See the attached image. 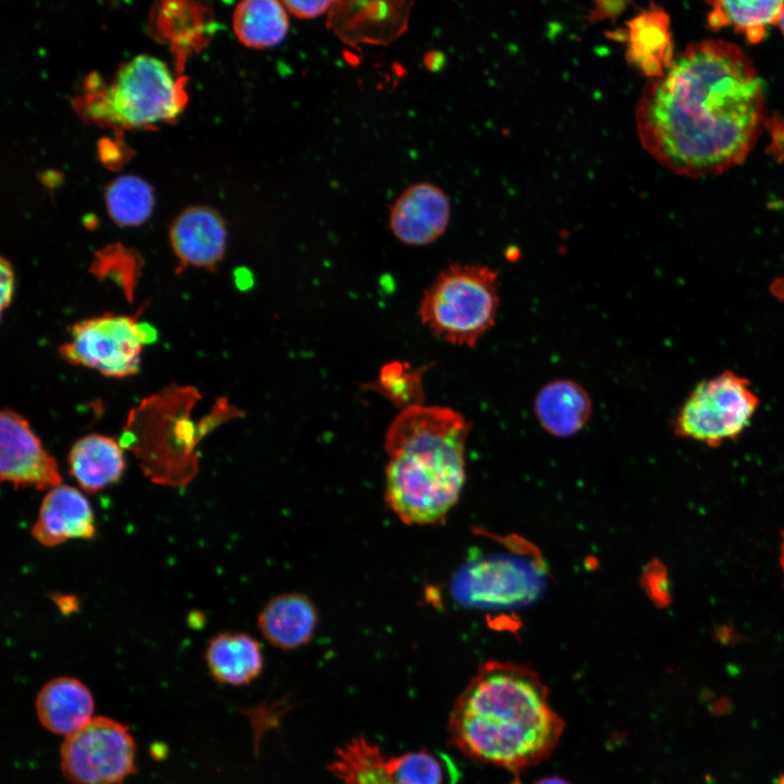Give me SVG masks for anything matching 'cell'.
Here are the masks:
<instances>
[{
    "instance_id": "cell-4",
    "label": "cell",
    "mask_w": 784,
    "mask_h": 784,
    "mask_svg": "<svg viewBox=\"0 0 784 784\" xmlns=\"http://www.w3.org/2000/svg\"><path fill=\"white\" fill-rule=\"evenodd\" d=\"M499 305L495 270L483 265L454 264L425 291L419 316L439 339L475 346L493 327Z\"/></svg>"
},
{
    "instance_id": "cell-21",
    "label": "cell",
    "mask_w": 784,
    "mask_h": 784,
    "mask_svg": "<svg viewBox=\"0 0 784 784\" xmlns=\"http://www.w3.org/2000/svg\"><path fill=\"white\" fill-rule=\"evenodd\" d=\"M708 25L718 30L732 26L751 44H759L769 25H776L784 12V1H709Z\"/></svg>"
},
{
    "instance_id": "cell-32",
    "label": "cell",
    "mask_w": 784,
    "mask_h": 784,
    "mask_svg": "<svg viewBox=\"0 0 784 784\" xmlns=\"http://www.w3.org/2000/svg\"><path fill=\"white\" fill-rule=\"evenodd\" d=\"M534 784H571V783L559 776H547L541 780H538Z\"/></svg>"
},
{
    "instance_id": "cell-19",
    "label": "cell",
    "mask_w": 784,
    "mask_h": 784,
    "mask_svg": "<svg viewBox=\"0 0 784 784\" xmlns=\"http://www.w3.org/2000/svg\"><path fill=\"white\" fill-rule=\"evenodd\" d=\"M407 2H333L329 14L331 26L343 38L370 23L367 42H383L402 33L406 25Z\"/></svg>"
},
{
    "instance_id": "cell-11",
    "label": "cell",
    "mask_w": 784,
    "mask_h": 784,
    "mask_svg": "<svg viewBox=\"0 0 784 784\" xmlns=\"http://www.w3.org/2000/svg\"><path fill=\"white\" fill-rule=\"evenodd\" d=\"M32 535L46 547L93 538L95 518L90 503L73 487L60 485L50 489L41 501Z\"/></svg>"
},
{
    "instance_id": "cell-29",
    "label": "cell",
    "mask_w": 784,
    "mask_h": 784,
    "mask_svg": "<svg viewBox=\"0 0 784 784\" xmlns=\"http://www.w3.org/2000/svg\"><path fill=\"white\" fill-rule=\"evenodd\" d=\"M627 5L624 1H596L595 8L587 16L590 23H596L607 19L617 17Z\"/></svg>"
},
{
    "instance_id": "cell-26",
    "label": "cell",
    "mask_w": 784,
    "mask_h": 784,
    "mask_svg": "<svg viewBox=\"0 0 784 784\" xmlns=\"http://www.w3.org/2000/svg\"><path fill=\"white\" fill-rule=\"evenodd\" d=\"M139 269L138 256L121 245L106 247L96 254L91 270L97 275L110 277L132 295Z\"/></svg>"
},
{
    "instance_id": "cell-17",
    "label": "cell",
    "mask_w": 784,
    "mask_h": 784,
    "mask_svg": "<svg viewBox=\"0 0 784 784\" xmlns=\"http://www.w3.org/2000/svg\"><path fill=\"white\" fill-rule=\"evenodd\" d=\"M69 470L86 492L96 493L120 480L125 469L122 445L112 437L90 433L69 452Z\"/></svg>"
},
{
    "instance_id": "cell-8",
    "label": "cell",
    "mask_w": 784,
    "mask_h": 784,
    "mask_svg": "<svg viewBox=\"0 0 784 784\" xmlns=\"http://www.w3.org/2000/svg\"><path fill=\"white\" fill-rule=\"evenodd\" d=\"M148 329L136 317L102 314L74 323L70 339L59 351L68 363L111 378H125L139 370Z\"/></svg>"
},
{
    "instance_id": "cell-6",
    "label": "cell",
    "mask_w": 784,
    "mask_h": 784,
    "mask_svg": "<svg viewBox=\"0 0 784 784\" xmlns=\"http://www.w3.org/2000/svg\"><path fill=\"white\" fill-rule=\"evenodd\" d=\"M759 405L744 377L724 371L698 383L681 406L674 427L681 437L718 445L743 432Z\"/></svg>"
},
{
    "instance_id": "cell-9",
    "label": "cell",
    "mask_w": 784,
    "mask_h": 784,
    "mask_svg": "<svg viewBox=\"0 0 784 784\" xmlns=\"http://www.w3.org/2000/svg\"><path fill=\"white\" fill-rule=\"evenodd\" d=\"M0 477L15 488L50 490L62 485L54 457L26 418L11 408L0 414Z\"/></svg>"
},
{
    "instance_id": "cell-27",
    "label": "cell",
    "mask_w": 784,
    "mask_h": 784,
    "mask_svg": "<svg viewBox=\"0 0 784 784\" xmlns=\"http://www.w3.org/2000/svg\"><path fill=\"white\" fill-rule=\"evenodd\" d=\"M334 1H283L286 11L299 19H314L329 12Z\"/></svg>"
},
{
    "instance_id": "cell-31",
    "label": "cell",
    "mask_w": 784,
    "mask_h": 784,
    "mask_svg": "<svg viewBox=\"0 0 784 784\" xmlns=\"http://www.w3.org/2000/svg\"><path fill=\"white\" fill-rule=\"evenodd\" d=\"M56 602L59 604V608L62 611L65 608L64 607L65 604H66L68 612H71V610L75 609V607H76V601L74 599H72V597H70V596H66V597L59 596V599L56 600Z\"/></svg>"
},
{
    "instance_id": "cell-22",
    "label": "cell",
    "mask_w": 784,
    "mask_h": 784,
    "mask_svg": "<svg viewBox=\"0 0 784 784\" xmlns=\"http://www.w3.org/2000/svg\"><path fill=\"white\" fill-rule=\"evenodd\" d=\"M380 747L357 736L336 749L328 765L342 784H392Z\"/></svg>"
},
{
    "instance_id": "cell-7",
    "label": "cell",
    "mask_w": 784,
    "mask_h": 784,
    "mask_svg": "<svg viewBox=\"0 0 784 784\" xmlns=\"http://www.w3.org/2000/svg\"><path fill=\"white\" fill-rule=\"evenodd\" d=\"M135 760L130 728L107 716H95L60 748L61 771L71 784H122L135 772Z\"/></svg>"
},
{
    "instance_id": "cell-2",
    "label": "cell",
    "mask_w": 784,
    "mask_h": 784,
    "mask_svg": "<svg viewBox=\"0 0 784 784\" xmlns=\"http://www.w3.org/2000/svg\"><path fill=\"white\" fill-rule=\"evenodd\" d=\"M563 728L538 674L499 661L479 667L455 700L448 724L455 749L513 772L546 759Z\"/></svg>"
},
{
    "instance_id": "cell-12",
    "label": "cell",
    "mask_w": 784,
    "mask_h": 784,
    "mask_svg": "<svg viewBox=\"0 0 784 784\" xmlns=\"http://www.w3.org/2000/svg\"><path fill=\"white\" fill-rule=\"evenodd\" d=\"M170 242L183 266L215 269L225 254V223L211 208H187L174 220Z\"/></svg>"
},
{
    "instance_id": "cell-1",
    "label": "cell",
    "mask_w": 784,
    "mask_h": 784,
    "mask_svg": "<svg viewBox=\"0 0 784 784\" xmlns=\"http://www.w3.org/2000/svg\"><path fill=\"white\" fill-rule=\"evenodd\" d=\"M765 121L752 61L719 39L688 45L662 76L649 79L636 107L642 147L664 168L694 179L742 163Z\"/></svg>"
},
{
    "instance_id": "cell-16",
    "label": "cell",
    "mask_w": 784,
    "mask_h": 784,
    "mask_svg": "<svg viewBox=\"0 0 784 784\" xmlns=\"http://www.w3.org/2000/svg\"><path fill=\"white\" fill-rule=\"evenodd\" d=\"M591 411L588 392L571 379L548 382L534 402V412L541 427L555 437L577 433L589 420Z\"/></svg>"
},
{
    "instance_id": "cell-20",
    "label": "cell",
    "mask_w": 784,
    "mask_h": 784,
    "mask_svg": "<svg viewBox=\"0 0 784 784\" xmlns=\"http://www.w3.org/2000/svg\"><path fill=\"white\" fill-rule=\"evenodd\" d=\"M289 27L287 11L277 0H245L234 10V33L249 48L268 49L280 45Z\"/></svg>"
},
{
    "instance_id": "cell-25",
    "label": "cell",
    "mask_w": 784,
    "mask_h": 784,
    "mask_svg": "<svg viewBox=\"0 0 784 784\" xmlns=\"http://www.w3.org/2000/svg\"><path fill=\"white\" fill-rule=\"evenodd\" d=\"M385 764L392 784H443V767L427 750L391 757Z\"/></svg>"
},
{
    "instance_id": "cell-23",
    "label": "cell",
    "mask_w": 784,
    "mask_h": 784,
    "mask_svg": "<svg viewBox=\"0 0 784 784\" xmlns=\"http://www.w3.org/2000/svg\"><path fill=\"white\" fill-rule=\"evenodd\" d=\"M105 197L111 219L123 226L142 224L154 207L150 186L135 175H123L112 181L106 188Z\"/></svg>"
},
{
    "instance_id": "cell-10",
    "label": "cell",
    "mask_w": 784,
    "mask_h": 784,
    "mask_svg": "<svg viewBox=\"0 0 784 784\" xmlns=\"http://www.w3.org/2000/svg\"><path fill=\"white\" fill-rule=\"evenodd\" d=\"M451 216L445 193L428 182L407 187L390 211V229L402 243L412 246L428 245L446 230Z\"/></svg>"
},
{
    "instance_id": "cell-34",
    "label": "cell",
    "mask_w": 784,
    "mask_h": 784,
    "mask_svg": "<svg viewBox=\"0 0 784 784\" xmlns=\"http://www.w3.org/2000/svg\"><path fill=\"white\" fill-rule=\"evenodd\" d=\"M782 566H783V571H784V541H783V547H782Z\"/></svg>"
},
{
    "instance_id": "cell-14",
    "label": "cell",
    "mask_w": 784,
    "mask_h": 784,
    "mask_svg": "<svg viewBox=\"0 0 784 784\" xmlns=\"http://www.w3.org/2000/svg\"><path fill=\"white\" fill-rule=\"evenodd\" d=\"M318 621V610L306 595L285 592L264 605L257 623L268 642L282 650H293L310 641Z\"/></svg>"
},
{
    "instance_id": "cell-15",
    "label": "cell",
    "mask_w": 784,
    "mask_h": 784,
    "mask_svg": "<svg viewBox=\"0 0 784 784\" xmlns=\"http://www.w3.org/2000/svg\"><path fill=\"white\" fill-rule=\"evenodd\" d=\"M626 59L649 79L662 76L674 60L670 16L651 4L627 24Z\"/></svg>"
},
{
    "instance_id": "cell-24",
    "label": "cell",
    "mask_w": 784,
    "mask_h": 784,
    "mask_svg": "<svg viewBox=\"0 0 784 784\" xmlns=\"http://www.w3.org/2000/svg\"><path fill=\"white\" fill-rule=\"evenodd\" d=\"M422 369H413L403 362H391L381 368L378 387L401 409L422 404Z\"/></svg>"
},
{
    "instance_id": "cell-13",
    "label": "cell",
    "mask_w": 784,
    "mask_h": 784,
    "mask_svg": "<svg viewBox=\"0 0 784 784\" xmlns=\"http://www.w3.org/2000/svg\"><path fill=\"white\" fill-rule=\"evenodd\" d=\"M95 701L89 688L78 678L60 676L47 682L38 691L35 710L40 724L64 737L77 732L95 716Z\"/></svg>"
},
{
    "instance_id": "cell-18",
    "label": "cell",
    "mask_w": 784,
    "mask_h": 784,
    "mask_svg": "<svg viewBox=\"0 0 784 784\" xmlns=\"http://www.w3.org/2000/svg\"><path fill=\"white\" fill-rule=\"evenodd\" d=\"M210 675L219 683L243 686L264 669L260 642L245 633H221L212 637L205 651Z\"/></svg>"
},
{
    "instance_id": "cell-28",
    "label": "cell",
    "mask_w": 784,
    "mask_h": 784,
    "mask_svg": "<svg viewBox=\"0 0 784 784\" xmlns=\"http://www.w3.org/2000/svg\"><path fill=\"white\" fill-rule=\"evenodd\" d=\"M15 289L14 269L11 262L1 257L0 259V307L3 313L12 302Z\"/></svg>"
},
{
    "instance_id": "cell-3",
    "label": "cell",
    "mask_w": 784,
    "mask_h": 784,
    "mask_svg": "<svg viewBox=\"0 0 784 784\" xmlns=\"http://www.w3.org/2000/svg\"><path fill=\"white\" fill-rule=\"evenodd\" d=\"M468 432L463 415L443 406L413 405L392 420L384 438V500L402 523L444 520L464 486Z\"/></svg>"
},
{
    "instance_id": "cell-33",
    "label": "cell",
    "mask_w": 784,
    "mask_h": 784,
    "mask_svg": "<svg viewBox=\"0 0 784 784\" xmlns=\"http://www.w3.org/2000/svg\"><path fill=\"white\" fill-rule=\"evenodd\" d=\"M779 25H780L781 30H782V33H783V35H784V12H783V15H782V17H781V20H780Z\"/></svg>"
},
{
    "instance_id": "cell-5",
    "label": "cell",
    "mask_w": 784,
    "mask_h": 784,
    "mask_svg": "<svg viewBox=\"0 0 784 784\" xmlns=\"http://www.w3.org/2000/svg\"><path fill=\"white\" fill-rule=\"evenodd\" d=\"M184 98L167 64L140 54L118 71L110 86L89 99L88 114L125 127L144 126L175 118Z\"/></svg>"
},
{
    "instance_id": "cell-30",
    "label": "cell",
    "mask_w": 784,
    "mask_h": 784,
    "mask_svg": "<svg viewBox=\"0 0 784 784\" xmlns=\"http://www.w3.org/2000/svg\"><path fill=\"white\" fill-rule=\"evenodd\" d=\"M765 125L772 134V145L770 148L776 157L784 156V119L777 114L765 121Z\"/></svg>"
}]
</instances>
